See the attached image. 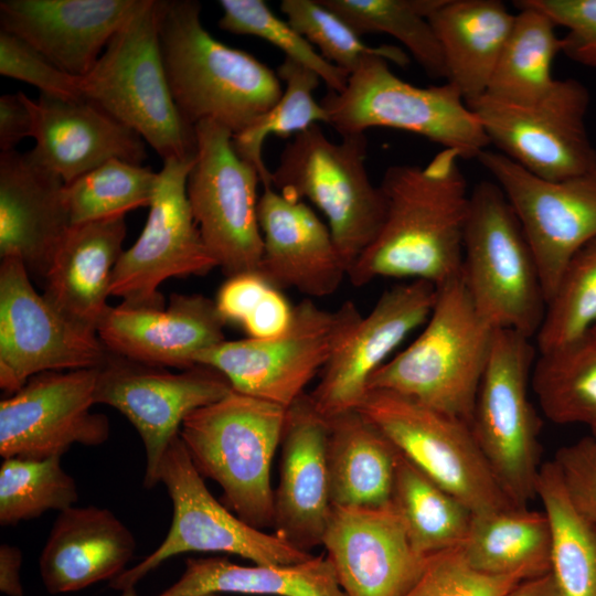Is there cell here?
<instances>
[{
    "label": "cell",
    "mask_w": 596,
    "mask_h": 596,
    "mask_svg": "<svg viewBox=\"0 0 596 596\" xmlns=\"http://www.w3.org/2000/svg\"><path fill=\"white\" fill-rule=\"evenodd\" d=\"M356 305L334 310L305 298L294 306L288 329L270 339L224 340L194 356V364L222 373L236 392L288 408L305 394L360 322Z\"/></svg>",
    "instance_id": "cell-9"
},
{
    "label": "cell",
    "mask_w": 596,
    "mask_h": 596,
    "mask_svg": "<svg viewBox=\"0 0 596 596\" xmlns=\"http://www.w3.org/2000/svg\"><path fill=\"white\" fill-rule=\"evenodd\" d=\"M33 116L22 92L3 94L0 97V149L1 152L15 150L18 143L33 137Z\"/></svg>",
    "instance_id": "cell-51"
},
{
    "label": "cell",
    "mask_w": 596,
    "mask_h": 596,
    "mask_svg": "<svg viewBox=\"0 0 596 596\" xmlns=\"http://www.w3.org/2000/svg\"><path fill=\"white\" fill-rule=\"evenodd\" d=\"M294 306L273 286L241 324L252 339H270L285 332L292 320Z\"/></svg>",
    "instance_id": "cell-50"
},
{
    "label": "cell",
    "mask_w": 596,
    "mask_h": 596,
    "mask_svg": "<svg viewBox=\"0 0 596 596\" xmlns=\"http://www.w3.org/2000/svg\"><path fill=\"white\" fill-rule=\"evenodd\" d=\"M494 331L460 273L437 287L421 333L371 376L368 391L393 392L470 425Z\"/></svg>",
    "instance_id": "cell-3"
},
{
    "label": "cell",
    "mask_w": 596,
    "mask_h": 596,
    "mask_svg": "<svg viewBox=\"0 0 596 596\" xmlns=\"http://www.w3.org/2000/svg\"><path fill=\"white\" fill-rule=\"evenodd\" d=\"M287 408L232 390L189 414L179 436L203 478L222 488V503L249 525H274L270 468Z\"/></svg>",
    "instance_id": "cell-4"
},
{
    "label": "cell",
    "mask_w": 596,
    "mask_h": 596,
    "mask_svg": "<svg viewBox=\"0 0 596 596\" xmlns=\"http://www.w3.org/2000/svg\"><path fill=\"white\" fill-rule=\"evenodd\" d=\"M172 503V520L161 544L138 564L109 582L123 590L136 585L170 557L188 552L238 555L257 565H290L312 554L241 520L209 491L178 435L168 447L159 473Z\"/></svg>",
    "instance_id": "cell-11"
},
{
    "label": "cell",
    "mask_w": 596,
    "mask_h": 596,
    "mask_svg": "<svg viewBox=\"0 0 596 596\" xmlns=\"http://www.w3.org/2000/svg\"><path fill=\"white\" fill-rule=\"evenodd\" d=\"M461 276L493 329L535 338L546 310L544 288L522 226L496 182L481 181L470 192Z\"/></svg>",
    "instance_id": "cell-7"
},
{
    "label": "cell",
    "mask_w": 596,
    "mask_h": 596,
    "mask_svg": "<svg viewBox=\"0 0 596 596\" xmlns=\"http://www.w3.org/2000/svg\"><path fill=\"white\" fill-rule=\"evenodd\" d=\"M322 545L347 596H405L429 558L414 550L392 504L332 507Z\"/></svg>",
    "instance_id": "cell-21"
},
{
    "label": "cell",
    "mask_w": 596,
    "mask_h": 596,
    "mask_svg": "<svg viewBox=\"0 0 596 596\" xmlns=\"http://www.w3.org/2000/svg\"><path fill=\"white\" fill-rule=\"evenodd\" d=\"M596 326V238L566 265L547 301L535 336L538 354L552 353L587 337Z\"/></svg>",
    "instance_id": "cell-41"
},
{
    "label": "cell",
    "mask_w": 596,
    "mask_h": 596,
    "mask_svg": "<svg viewBox=\"0 0 596 596\" xmlns=\"http://www.w3.org/2000/svg\"><path fill=\"white\" fill-rule=\"evenodd\" d=\"M263 255L258 274L273 287L294 288L311 298L334 294L348 276L330 228L304 201H291L272 185L258 199Z\"/></svg>",
    "instance_id": "cell-25"
},
{
    "label": "cell",
    "mask_w": 596,
    "mask_h": 596,
    "mask_svg": "<svg viewBox=\"0 0 596 596\" xmlns=\"http://www.w3.org/2000/svg\"><path fill=\"white\" fill-rule=\"evenodd\" d=\"M511 204L533 252L546 305L571 258L596 238V164L563 180H545L500 151L476 158Z\"/></svg>",
    "instance_id": "cell-16"
},
{
    "label": "cell",
    "mask_w": 596,
    "mask_h": 596,
    "mask_svg": "<svg viewBox=\"0 0 596 596\" xmlns=\"http://www.w3.org/2000/svg\"><path fill=\"white\" fill-rule=\"evenodd\" d=\"M347 596L327 555L290 565L242 566L223 556L188 557L180 578L157 596L204 594Z\"/></svg>",
    "instance_id": "cell-32"
},
{
    "label": "cell",
    "mask_w": 596,
    "mask_h": 596,
    "mask_svg": "<svg viewBox=\"0 0 596 596\" xmlns=\"http://www.w3.org/2000/svg\"><path fill=\"white\" fill-rule=\"evenodd\" d=\"M14 256L0 263V387L9 395L43 372L96 368L108 354L97 332L57 311Z\"/></svg>",
    "instance_id": "cell-17"
},
{
    "label": "cell",
    "mask_w": 596,
    "mask_h": 596,
    "mask_svg": "<svg viewBox=\"0 0 596 596\" xmlns=\"http://www.w3.org/2000/svg\"><path fill=\"white\" fill-rule=\"evenodd\" d=\"M590 103L587 87L575 78L556 79L531 104H511L487 94L467 103L490 145L545 180H563L596 164V149L586 129Z\"/></svg>",
    "instance_id": "cell-14"
},
{
    "label": "cell",
    "mask_w": 596,
    "mask_h": 596,
    "mask_svg": "<svg viewBox=\"0 0 596 596\" xmlns=\"http://www.w3.org/2000/svg\"><path fill=\"white\" fill-rule=\"evenodd\" d=\"M26 103L35 140L29 152L65 184L110 159L142 164L147 158L145 140L91 100L40 94Z\"/></svg>",
    "instance_id": "cell-26"
},
{
    "label": "cell",
    "mask_w": 596,
    "mask_h": 596,
    "mask_svg": "<svg viewBox=\"0 0 596 596\" xmlns=\"http://www.w3.org/2000/svg\"><path fill=\"white\" fill-rule=\"evenodd\" d=\"M551 535L544 511L511 507L473 514L459 546L466 563L489 575L550 572Z\"/></svg>",
    "instance_id": "cell-33"
},
{
    "label": "cell",
    "mask_w": 596,
    "mask_h": 596,
    "mask_svg": "<svg viewBox=\"0 0 596 596\" xmlns=\"http://www.w3.org/2000/svg\"><path fill=\"white\" fill-rule=\"evenodd\" d=\"M531 387L542 413L560 425L596 424V341L538 354Z\"/></svg>",
    "instance_id": "cell-38"
},
{
    "label": "cell",
    "mask_w": 596,
    "mask_h": 596,
    "mask_svg": "<svg viewBox=\"0 0 596 596\" xmlns=\"http://www.w3.org/2000/svg\"><path fill=\"white\" fill-rule=\"evenodd\" d=\"M280 10L326 61L349 74L368 55L382 56L401 67L409 64L408 53L398 46L365 44L361 35L320 0H283Z\"/></svg>",
    "instance_id": "cell-43"
},
{
    "label": "cell",
    "mask_w": 596,
    "mask_h": 596,
    "mask_svg": "<svg viewBox=\"0 0 596 596\" xmlns=\"http://www.w3.org/2000/svg\"><path fill=\"white\" fill-rule=\"evenodd\" d=\"M503 596H562L550 572L525 578Z\"/></svg>",
    "instance_id": "cell-53"
},
{
    "label": "cell",
    "mask_w": 596,
    "mask_h": 596,
    "mask_svg": "<svg viewBox=\"0 0 596 596\" xmlns=\"http://www.w3.org/2000/svg\"><path fill=\"white\" fill-rule=\"evenodd\" d=\"M125 215L71 225L43 281L45 299L73 323L97 332L109 308L110 278L123 254Z\"/></svg>",
    "instance_id": "cell-29"
},
{
    "label": "cell",
    "mask_w": 596,
    "mask_h": 596,
    "mask_svg": "<svg viewBox=\"0 0 596 596\" xmlns=\"http://www.w3.org/2000/svg\"><path fill=\"white\" fill-rule=\"evenodd\" d=\"M22 551L8 543L0 545V592L6 596H24L20 571Z\"/></svg>",
    "instance_id": "cell-52"
},
{
    "label": "cell",
    "mask_w": 596,
    "mask_h": 596,
    "mask_svg": "<svg viewBox=\"0 0 596 596\" xmlns=\"http://www.w3.org/2000/svg\"><path fill=\"white\" fill-rule=\"evenodd\" d=\"M160 51L173 100L191 126L215 121L233 135L268 111L284 88L254 55L215 39L195 0H157Z\"/></svg>",
    "instance_id": "cell-2"
},
{
    "label": "cell",
    "mask_w": 596,
    "mask_h": 596,
    "mask_svg": "<svg viewBox=\"0 0 596 596\" xmlns=\"http://www.w3.org/2000/svg\"><path fill=\"white\" fill-rule=\"evenodd\" d=\"M532 339L496 329L470 427L499 485L514 505L536 498L541 421L529 396L538 350Z\"/></svg>",
    "instance_id": "cell-10"
},
{
    "label": "cell",
    "mask_w": 596,
    "mask_h": 596,
    "mask_svg": "<svg viewBox=\"0 0 596 596\" xmlns=\"http://www.w3.org/2000/svg\"><path fill=\"white\" fill-rule=\"evenodd\" d=\"M98 366L50 371L30 377L0 402L2 458L62 457L73 445L98 446L110 435L106 415L95 413Z\"/></svg>",
    "instance_id": "cell-19"
},
{
    "label": "cell",
    "mask_w": 596,
    "mask_h": 596,
    "mask_svg": "<svg viewBox=\"0 0 596 596\" xmlns=\"http://www.w3.org/2000/svg\"><path fill=\"white\" fill-rule=\"evenodd\" d=\"M356 409L473 514L518 507L496 479L468 423L384 390H369Z\"/></svg>",
    "instance_id": "cell-12"
},
{
    "label": "cell",
    "mask_w": 596,
    "mask_h": 596,
    "mask_svg": "<svg viewBox=\"0 0 596 596\" xmlns=\"http://www.w3.org/2000/svg\"><path fill=\"white\" fill-rule=\"evenodd\" d=\"M328 125L341 136L374 127L419 135L462 159L477 158L490 146L478 118L449 82L418 87L397 77L379 55L362 58L342 92H328L320 102Z\"/></svg>",
    "instance_id": "cell-8"
},
{
    "label": "cell",
    "mask_w": 596,
    "mask_h": 596,
    "mask_svg": "<svg viewBox=\"0 0 596 596\" xmlns=\"http://www.w3.org/2000/svg\"><path fill=\"white\" fill-rule=\"evenodd\" d=\"M278 77L285 88L274 106L242 131L233 135L237 155L259 172L263 187H269L272 172L263 159V147L269 135L281 138L296 136L312 125L328 124V114L313 97L320 77L310 68L285 57L278 66Z\"/></svg>",
    "instance_id": "cell-39"
},
{
    "label": "cell",
    "mask_w": 596,
    "mask_h": 596,
    "mask_svg": "<svg viewBox=\"0 0 596 596\" xmlns=\"http://www.w3.org/2000/svg\"><path fill=\"white\" fill-rule=\"evenodd\" d=\"M270 286L258 273L226 278L214 300L220 316L225 323L242 324Z\"/></svg>",
    "instance_id": "cell-49"
},
{
    "label": "cell",
    "mask_w": 596,
    "mask_h": 596,
    "mask_svg": "<svg viewBox=\"0 0 596 596\" xmlns=\"http://www.w3.org/2000/svg\"><path fill=\"white\" fill-rule=\"evenodd\" d=\"M328 434V419L315 408L309 393L287 408L273 528L278 538L308 553L322 545L332 513Z\"/></svg>",
    "instance_id": "cell-22"
},
{
    "label": "cell",
    "mask_w": 596,
    "mask_h": 596,
    "mask_svg": "<svg viewBox=\"0 0 596 596\" xmlns=\"http://www.w3.org/2000/svg\"><path fill=\"white\" fill-rule=\"evenodd\" d=\"M327 444L332 507L391 504L398 450L358 409L330 419Z\"/></svg>",
    "instance_id": "cell-31"
},
{
    "label": "cell",
    "mask_w": 596,
    "mask_h": 596,
    "mask_svg": "<svg viewBox=\"0 0 596 596\" xmlns=\"http://www.w3.org/2000/svg\"><path fill=\"white\" fill-rule=\"evenodd\" d=\"M118 596H139L136 587H129L126 589L120 590V594ZM198 596H221L220 594H204V595H198Z\"/></svg>",
    "instance_id": "cell-54"
},
{
    "label": "cell",
    "mask_w": 596,
    "mask_h": 596,
    "mask_svg": "<svg viewBox=\"0 0 596 596\" xmlns=\"http://www.w3.org/2000/svg\"><path fill=\"white\" fill-rule=\"evenodd\" d=\"M522 574L489 575L470 567L459 547L428 558L424 573L405 596H503Z\"/></svg>",
    "instance_id": "cell-45"
},
{
    "label": "cell",
    "mask_w": 596,
    "mask_h": 596,
    "mask_svg": "<svg viewBox=\"0 0 596 596\" xmlns=\"http://www.w3.org/2000/svg\"><path fill=\"white\" fill-rule=\"evenodd\" d=\"M219 26L230 33L253 35L277 46L291 58L313 71L330 92H342L350 74L326 61L286 20L278 18L263 0H220Z\"/></svg>",
    "instance_id": "cell-44"
},
{
    "label": "cell",
    "mask_w": 596,
    "mask_h": 596,
    "mask_svg": "<svg viewBox=\"0 0 596 596\" xmlns=\"http://www.w3.org/2000/svg\"><path fill=\"white\" fill-rule=\"evenodd\" d=\"M158 183L150 167L110 159L63 187L71 225L104 220L147 206Z\"/></svg>",
    "instance_id": "cell-40"
},
{
    "label": "cell",
    "mask_w": 596,
    "mask_h": 596,
    "mask_svg": "<svg viewBox=\"0 0 596 596\" xmlns=\"http://www.w3.org/2000/svg\"><path fill=\"white\" fill-rule=\"evenodd\" d=\"M78 501L75 479L61 457L3 458L0 466V524L12 526L50 510L61 512Z\"/></svg>",
    "instance_id": "cell-42"
},
{
    "label": "cell",
    "mask_w": 596,
    "mask_h": 596,
    "mask_svg": "<svg viewBox=\"0 0 596 596\" xmlns=\"http://www.w3.org/2000/svg\"><path fill=\"white\" fill-rule=\"evenodd\" d=\"M460 159L457 150L441 149L423 167L385 170L380 183L385 216L348 273L353 286L394 277L439 287L461 273L470 192Z\"/></svg>",
    "instance_id": "cell-1"
},
{
    "label": "cell",
    "mask_w": 596,
    "mask_h": 596,
    "mask_svg": "<svg viewBox=\"0 0 596 596\" xmlns=\"http://www.w3.org/2000/svg\"><path fill=\"white\" fill-rule=\"evenodd\" d=\"M0 74L35 86L40 94L83 99L82 77L71 75L20 38L0 31Z\"/></svg>",
    "instance_id": "cell-46"
},
{
    "label": "cell",
    "mask_w": 596,
    "mask_h": 596,
    "mask_svg": "<svg viewBox=\"0 0 596 596\" xmlns=\"http://www.w3.org/2000/svg\"><path fill=\"white\" fill-rule=\"evenodd\" d=\"M551 535L550 573L562 596H596V522L572 501L554 460L543 462L536 488Z\"/></svg>",
    "instance_id": "cell-34"
},
{
    "label": "cell",
    "mask_w": 596,
    "mask_h": 596,
    "mask_svg": "<svg viewBox=\"0 0 596 596\" xmlns=\"http://www.w3.org/2000/svg\"><path fill=\"white\" fill-rule=\"evenodd\" d=\"M518 8L511 33L491 77L487 95L511 104H531L553 87L552 64L562 51L554 21L525 0Z\"/></svg>",
    "instance_id": "cell-35"
},
{
    "label": "cell",
    "mask_w": 596,
    "mask_h": 596,
    "mask_svg": "<svg viewBox=\"0 0 596 596\" xmlns=\"http://www.w3.org/2000/svg\"><path fill=\"white\" fill-rule=\"evenodd\" d=\"M366 155L365 134L336 142L316 124L285 146L270 178L283 196L308 200L323 213L348 273L385 216V199L370 179Z\"/></svg>",
    "instance_id": "cell-6"
},
{
    "label": "cell",
    "mask_w": 596,
    "mask_h": 596,
    "mask_svg": "<svg viewBox=\"0 0 596 596\" xmlns=\"http://www.w3.org/2000/svg\"><path fill=\"white\" fill-rule=\"evenodd\" d=\"M567 30L561 38L562 53L596 68V0H525Z\"/></svg>",
    "instance_id": "cell-47"
},
{
    "label": "cell",
    "mask_w": 596,
    "mask_h": 596,
    "mask_svg": "<svg viewBox=\"0 0 596 596\" xmlns=\"http://www.w3.org/2000/svg\"><path fill=\"white\" fill-rule=\"evenodd\" d=\"M195 158V157H194ZM193 159L164 160L145 227L116 263L109 295L131 307L164 308L170 277L202 276L217 267L193 217L187 181Z\"/></svg>",
    "instance_id": "cell-18"
},
{
    "label": "cell",
    "mask_w": 596,
    "mask_h": 596,
    "mask_svg": "<svg viewBox=\"0 0 596 596\" xmlns=\"http://www.w3.org/2000/svg\"><path fill=\"white\" fill-rule=\"evenodd\" d=\"M194 130L196 153L187 194L204 244L226 278L258 273L263 255L259 172L237 155L226 127L203 120Z\"/></svg>",
    "instance_id": "cell-13"
},
{
    "label": "cell",
    "mask_w": 596,
    "mask_h": 596,
    "mask_svg": "<svg viewBox=\"0 0 596 596\" xmlns=\"http://www.w3.org/2000/svg\"><path fill=\"white\" fill-rule=\"evenodd\" d=\"M391 504L414 550L425 556L459 547L473 513L398 451Z\"/></svg>",
    "instance_id": "cell-36"
},
{
    "label": "cell",
    "mask_w": 596,
    "mask_h": 596,
    "mask_svg": "<svg viewBox=\"0 0 596 596\" xmlns=\"http://www.w3.org/2000/svg\"><path fill=\"white\" fill-rule=\"evenodd\" d=\"M359 35L385 33L398 40L435 79L447 78L441 46L428 20L443 0H320Z\"/></svg>",
    "instance_id": "cell-37"
},
{
    "label": "cell",
    "mask_w": 596,
    "mask_h": 596,
    "mask_svg": "<svg viewBox=\"0 0 596 596\" xmlns=\"http://www.w3.org/2000/svg\"><path fill=\"white\" fill-rule=\"evenodd\" d=\"M81 87L85 99L135 130L163 161L195 157L194 127L180 114L163 66L157 0H141Z\"/></svg>",
    "instance_id": "cell-5"
},
{
    "label": "cell",
    "mask_w": 596,
    "mask_h": 596,
    "mask_svg": "<svg viewBox=\"0 0 596 596\" xmlns=\"http://www.w3.org/2000/svg\"><path fill=\"white\" fill-rule=\"evenodd\" d=\"M515 14L499 0H443L428 17L447 78L466 103L487 93Z\"/></svg>",
    "instance_id": "cell-30"
},
{
    "label": "cell",
    "mask_w": 596,
    "mask_h": 596,
    "mask_svg": "<svg viewBox=\"0 0 596 596\" xmlns=\"http://www.w3.org/2000/svg\"><path fill=\"white\" fill-rule=\"evenodd\" d=\"M141 0H2L1 31L62 71L86 76Z\"/></svg>",
    "instance_id": "cell-24"
},
{
    "label": "cell",
    "mask_w": 596,
    "mask_h": 596,
    "mask_svg": "<svg viewBox=\"0 0 596 596\" xmlns=\"http://www.w3.org/2000/svg\"><path fill=\"white\" fill-rule=\"evenodd\" d=\"M225 321L215 301L173 294L166 308L109 306L97 327L108 351L158 366H194V356L222 341Z\"/></svg>",
    "instance_id": "cell-23"
},
{
    "label": "cell",
    "mask_w": 596,
    "mask_h": 596,
    "mask_svg": "<svg viewBox=\"0 0 596 596\" xmlns=\"http://www.w3.org/2000/svg\"><path fill=\"white\" fill-rule=\"evenodd\" d=\"M553 460L574 504L596 522V451L592 438L586 436L561 447Z\"/></svg>",
    "instance_id": "cell-48"
},
{
    "label": "cell",
    "mask_w": 596,
    "mask_h": 596,
    "mask_svg": "<svg viewBox=\"0 0 596 596\" xmlns=\"http://www.w3.org/2000/svg\"><path fill=\"white\" fill-rule=\"evenodd\" d=\"M590 428V435L589 437L592 438V441L594 444V447H595V451H596V424L593 425Z\"/></svg>",
    "instance_id": "cell-55"
},
{
    "label": "cell",
    "mask_w": 596,
    "mask_h": 596,
    "mask_svg": "<svg viewBox=\"0 0 596 596\" xmlns=\"http://www.w3.org/2000/svg\"><path fill=\"white\" fill-rule=\"evenodd\" d=\"M436 296L437 287L424 280L400 283L380 296L309 393L320 415L330 419L360 406L371 376L411 332L424 326Z\"/></svg>",
    "instance_id": "cell-20"
},
{
    "label": "cell",
    "mask_w": 596,
    "mask_h": 596,
    "mask_svg": "<svg viewBox=\"0 0 596 596\" xmlns=\"http://www.w3.org/2000/svg\"><path fill=\"white\" fill-rule=\"evenodd\" d=\"M587 338H590L596 341V326L589 331Z\"/></svg>",
    "instance_id": "cell-56"
},
{
    "label": "cell",
    "mask_w": 596,
    "mask_h": 596,
    "mask_svg": "<svg viewBox=\"0 0 596 596\" xmlns=\"http://www.w3.org/2000/svg\"><path fill=\"white\" fill-rule=\"evenodd\" d=\"M137 543L131 531L106 508L71 507L58 512L39 558L46 592H78L113 581L127 570Z\"/></svg>",
    "instance_id": "cell-28"
},
{
    "label": "cell",
    "mask_w": 596,
    "mask_h": 596,
    "mask_svg": "<svg viewBox=\"0 0 596 596\" xmlns=\"http://www.w3.org/2000/svg\"><path fill=\"white\" fill-rule=\"evenodd\" d=\"M217 370L196 364L174 373L108 351L98 365L95 403L119 411L136 428L143 444V486L159 485L160 467L185 417L232 391Z\"/></svg>",
    "instance_id": "cell-15"
},
{
    "label": "cell",
    "mask_w": 596,
    "mask_h": 596,
    "mask_svg": "<svg viewBox=\"0 0 596 596\" xmlns=\"http://www.w3.org/2000/svg\"><path fill=\"white\" fill-rule=\"evenodd\" d=\"M64 181L30 152L0 155V256L18 257L43 286L53 255L71 226Z\"/></svg>",
    "instance_id": "cell-27"
}]
</instances>
